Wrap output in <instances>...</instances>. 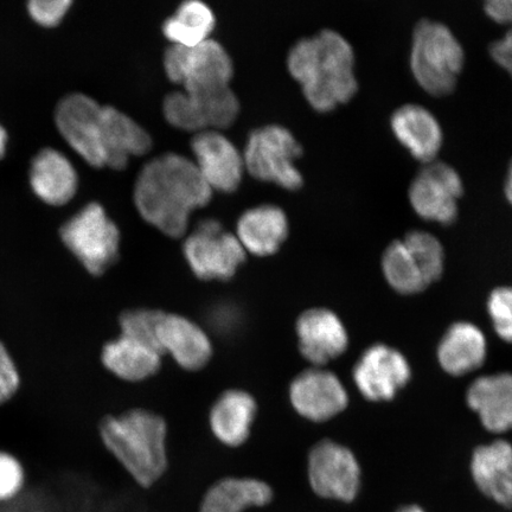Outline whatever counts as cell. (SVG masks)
<instances>
[{
  "label": "cell",
  "mask_w": 512,
  "mask_h": 512,
  "mask_svg": "<svg viewBox=\"0 0 512 512\" xmlns=\"http://www.w3.org/2000/svg\"><path fill=\"white\" fill-rule=\"evenodd\" d=\"M213 197L190 159L166 153L147 163L134 185V204L140 216L171 239L188 232L192 211L206 207Z\"/></svg>",
  "instance_id": "cell-1"
},
{
  "label": "cell",
  "mask_w": 512,
  "mask_h": 512,
  "mask_svg": "<svg viewBox=\"0 0 512 512\" xmlns=\"http://www.w3.org/2000/svg\"><path fill=\"white\" fill-rule=\"evenodd\" d=\"M355 67L354 47L341 32L332 29L303 38L287 57L288 72L319 113L335 111L355 98L360 91Z\"/></svg>",
  "instance_id": "cell-2"
},
{
  "label": "cell",
  "mask_w": 512,
  "mask_h": 512,
  "mask_svg": "<svg viewBox=\"0 0 512 512\" xmlns=\"http://www.w3.org/2000/svg\"><path fill=\"white\" fill-rule=\"evenodd\" d=\"M102 445L140 488L150 489L169 469V424L144 407L108 414L99 425Z\"/></svg>",
  "instance_id": "cell-3"
},
{
  "label": "cell",
  "mask_w": 512,
  "mask_h": 512,
  "mask_svg": "<svg viewBox=\"0 0 512 512\" xmlns=\"http://www.w3.org/2000/svg\"><path fill=\"white\" fill-rule=\"evenodd\" d=\"M465 61L463 44L448 25L430 18L415 24L409 68L427 94L443 98L456 91Z\"/></svg>",
  "instance_id": "cell-4"
},
{
  "label": "cell",
  "mask_w": 512,
  "mask_h": 512,
  "mask_svg": "<svg viewBox=\"0 0 512 512\" xmlns=\"http://www.w3.org/2000/svg\"><path fill=\"white\" fill-rule=\"evenodd\" d=\"M446 254L437 236L411 230L384 249L381 266L387 283L398 293L418 294L443 277Z\"/></svg>",
  "instance_id": "cell-5"
},
{
  "label": "cell",
  "mask_w": 512,
  "mask_h": 512,
  "mask_svg": "<svg viewBox=\"0 0 512 512\" xmlns=\"http://www.w3.org/2000/svg\"><path fill=\"white\" fill-rule=\"evenodd\" d=\"M63 245L93 277H102L117 264L120 232L104 207L89 203L60 229Z\"/></svg>",
  "instance_id": "cell-6"
},
{
  "label": "cell",
  "mask_w": 512,
  "mask_h": 512,
  "mask_svg": "<svg viewBox=\"0 0 512 512\" xmlns=\"http://www.w3.org/2000/svg\"><path fill=\"white\" fill-rule=\"evenodd\" d=\"M303 153L302 145L287 128L270 125L249 134L242 157L253 178L297 191L304 185L302 172L296 166Z\"/></svg>",
  "instance_id": "cell-7"
},
{
  "label": "cell",
  "mask_w": 512,
  "mask_h": 512,
  "mask_svg": "<svg viewBox=\"0 0 512 512\" xmlns=\"http://www.w3.org/2000/svg\"><path fill=\"white\" fill-rule=\"evenodd\" d=\"M183 255L192 275L202 283H228L247 261L236 235L226 232L216 220L198 224L183 243Z\"/></svg>",
  "instance_id": "cell-8"
},
{
  "label": "cell",
  "mask_w": 512,
  "mask_h": 512,
  "mask_svg": "<svg viewBox=\"0 0 512 512\" xmlns=\"http://www.w3.org/2000/svg\"><path fill=\"white\" fill-rule=\"evenodd\" d=\"M164 69L184 93H213L229 88L234 66L226 49L209 40L196 47L171 46L164 54Z\"/></svg>",
  "instance_id": "cell-9"
},
{
  "label": "cell",
  "mask_w": 512,
  "mask_h": 512,
  "mask_svg": "<svg viewBox=\"0 0 512 512\" xmlns=\"http://www.w3.org/2000/svg\"><path fill=\"white\" fill-rule=\"evenodd\" d=\"M407 194L409 206L421 220L451 226L458 220L465 185L454 166L437 159L422 165Z\"/></svg>",
  "instance_id": "cell-10"
},
{
  "label": "cell",
  "mask_w": 512,
  "mask_h": 512,
  "mask_svg": "<svg viewBox=\"0 0 512 512\" xmlns=\"http://www.w3.org/2000/svg\"><path fill=\"white\" fill-rule=\"evenodd\" d=\"M163 112L166 121L178 130L219 131L238 119L240 102L230 87L213 93L174 92L164 99Z\"/></svg>",
  "instance_id": "cell-11"
},
{
  "label": "cell",
  "mask_w": 512,
  "mask_h": 512,
  "mask_svg": "<svg viewBox=\"0 0 512 512\" xmlns=\"http://www.w3.org/2000/svg\"><path fill=\"white\" fill-rule=\"evenodd\" d=\"M307 478L320 498L350 503L360 492L361 467L348 447L326 439L311 448Z\"/></svg>",
  "instance_id": "cell-12"
},
{
  "label": "cell",
  "mask_w": 512,
  "mask_h": 512,
  "mask_svg": "<svg viewBox=\"0 0 512 512\" xmlns=\"http://www.w3.org/2000/svg\"><path fill=\"white\" fill-rule=\"evenodd\" d=\"M91 96L73 93L56 106L55 124L67 144L93 168H104V119Z\"/></svg>",
  "instance_id": "cell-13"
},
{
  "label": "cell",
  "mask_w": 512,
  "mask_h": 512,
  "mask_svg": "<svg viewBox=\"0 0 512 512\" xmlns=\"http://www.w3.org/2000/svg\"><path fill=\"white\" fill-rule=\"evenodd\" d=\"M288 401L300 418L322 424L349 405V395L332 371L319 367L300 371L288 384Z\"/></svg>",
  "instance_id": "cell-14"
},
{
  "label": "cell",
  "mask_w": 512,
  "mask_h": 512,
  "mask_svg": "<svg viewBox=\"0 0 512 512\" xmlns=\"http://www.w3.org/2000/svg\"><path fill=\"white\" fill-rule=\"evenodd\" d=\"M159 350L184 373L206 369L215 356V345L203 325L177 312H165L158 325Z\"/></svg>",
  "instance_id": "cell-15"
},
{
  "label": "cell",
  "mask_w": 512,
  "mask_h": 512,
  "mask_svg": "<svg viewBox=\"0 0 512 512\" xmlns=\"http://www.w3.org/2000/svg\"><path fill=\"white\" fill-rule=\"evenodd\" d=\"M358 392L373 402L390 401L411 380L407 358L386 344L371 345L352 371Z\"/></svg>",
  "instance_id": "cell-16"
},
{
  "label": "cell",
  "mask_w": 512,
  "mask_h": 512,
  "mask_svg": "<svg viewBox=\"0 0 512 512\" xmlns=\"http://www.w3.org/2000/svg\"><path fill=\"white\" fill-rule=\"evenodd\" d=\"M294 332L299 354L311 367L324 368L348 349V331L341 318L325 307H311L300 313Z\"/></svg>",
  "instance_id": "cell-17"
},
{
  "label": "cell",
  "mask_w": 512,
  "mask_h": 512,
  "mask_svg": "<svg viewBox=\"0 0 512 512\" xmlns=\"http://www.w3.org/2000/svg\"><path fill=\"white\" fill-rule=\"evenodd\" d=\"M259 412L258 400L249 390L224 389L209 407V432L221 446L238 450L251 440Z\"/></svg>",
  "instance_id": "cell-18"
},
{
  "label": "cell",
  "mask_w": 512,
  "mask_h": 512,
  "mask_svg": "<svg viewBox=\"0 0 512 512\" xmlns=\"http://www.w3.org/2000/svg\"><path fill=\"white\" fill-rule=\"evenodd\" d=\"M195 165L211 190L230 194L238 190L245 163L238 149L219 131L196 133L191 140Z\"/></svg>",
  "instance_id": "cell-19"
},
{
  "label": "cell",
  "mask_w": 512,
  "mask_h": 512,
  "mask_svg": "<svg viewBox=\"0 0 512 512\" xmlns=\"http://www.w3.org/2000/svg\"><path fill=\"white\" fill-rule=\"evenodd\" d=\"M390 131L409 155L422 165L438 159L445 136L435 115L420 104L402 105L390 115Z\"/></svg>",
  "instance_id": "cell-20"
},
{
  "label": "cell",
  "mask_w": 512,
  "mask_h": 512,
  "mask_svg": "<svg viewBox=\"0 0 512 512\" xmlns=\"http://www.w3.org/2000/svg\"><path fill=\"white\" fill-rule=\"evenodd\" d=\"M100 361L115 380L138 386L155 379L165 357L150 345L118 335L102 345Z\"/></svg>",
  "instance_id": "cell-21"
},
{
  "label": "cell",
  "mask_w": 512,
  "mask_h": 512,
  "mask_svg": "<svg viewBox=\"0 0 512 512\" xmlns=\"http://www.w3.org/2000/svg\"><path fill=\"white\" fill-rule=\"evenodd\" d=\"M29 183L42 202L51 207H62L78 192L79 176L66 155L53 147H46L31 160Z\"/></svg>",
  "instance_id": "cell-22"
},
{
  "label": "cell",
  "mask_w": 512,
  "mask_h": 512,
  "mask_svg": "<svg viewBox=\"0 0 512 512\" xmlns=\"http://www.w3.org/2000/svg\"><path fill=\"white\" fill-rule=\"evenodd\" d=\"M471 473L483 495L504 508H512V445L496 440L476 448Z\"/></svg>",
  "instance_id": "cell-23"
},
{
  "label": "cell",
  "mask_w": 512,
  "mask_h": 512,
  "mask_svg": "<svg viewBox=\"0 0 512 512\" xmlns=\"http://www.w3.org/2000/svg\"><path fill=\"white\" fill-rule=\"evenodd\" d=\"M466 401L489 432L512 430V374L478 377L467 389Z\"/></svg>",
  "instance_id": "cell-24"
},
{
  "label": "cell",
  "mask_w": 512,
  "mask_h": 512,
  "mask_svg": "<svg viewBox=\"0 0 512 512\" xmlns=\"http://www.w3.org/2000/svg\"><path fill=\"white\" fill-rule=\"evenodd\" d=\"M236 238L247 254L268 258L277 254L288 238V220L283 209L262 206L240 217Z\"/></svg>",
  "instance_id": "cell-25"
},
{
  "label": "cell",
  "mask_w": 512,
  "mask_h": 512,
  "mask_svg": "<svg viewBox=\"0 0 512 512\" xmlns=\"http://www.w3.org/2000/svg\"><path fill=\"white\" fill-rule=\"evenodd\" d=\"M105 166L123 170L132 157L146 155L152 139L143 127L112 106L102 108Z\"/></svg>",
  "instance_id": "cell-26"
},
{
  "label": "cell",
  "mask_w": 512,
  "mask_h": 512,
  "mask_svg": "<svg viewBox=\"0 0 512 512\" xmlns=\"http://www.w3.org/2000/svg\"><path fill=\"white\" fill-rule=\"evenodd\" d=\"M272 486L255 477H224L209 486L198 512H248L270 505Z\"/></svg>",
  "instance_id": "cell-27"
},
{
  "label": "cell",
  "mask_w": 512,
  "mask_h": 512,
  "mask_svg": "<svg viewBox=\"0 0 512 512\" xmlns=\"http://www.w3.org/2000/svg\"><path fill=\"white\" fill-rule=\"evenodd\" d=\"M486 338L475 324L454 323L441 338L438 360L452 376H464L482 367L486 360Z\"/></svg>",
  "instance_id": "cell-28"
},
{
  "label": "cell",
  "mask_w": 512,
  "mask_h": 512,
  "mask_svg": "<svg viewBox=\"0 0 512 512\" xmlns=\"http://www.w3.org/2000/svg\"><path fill=\"white\" fill-rule=\"evenodd\" d=\"M215 24V15L209 6L191 0L179 6L176 14L166 19L163 34L172 46L191 48L208 41Z\"/></svg>",
  "instance_id": "cell-29"
},
{
  "label": "cell",
  "mask_w": 512,
  "mask_h": 512,
  "mask_svg": "<svg viewBox=\"0 0 512 512\" xmlns=\"http://www.w3.org/2000/svg\"><path fill=\"white\" fill-rule=\"evenodd\" d=\"M165 312L166 311L160 309H155V307L146 306L125 309L119 313L117 318L118 334L136 339V341L150 345V347L160 352L157 330ZM160 354H162V352H160Z\"/></svg>",
  "instance_id": "cell-30"
},
{
  "label": "cell",
  "mask_w": 512,
  "mask_h": 512,
  "mask_svg": "<svg viewBox=\"0 0 512 512\" xmlns=\"http://www.w3.org/2000/svg\"><path fill=\"white\" fill-rule=\"evenodd\" d=\"M488 312L496 334L512 344V287L501 286L490 293Z\"/></svg>",
  "instance_id": "cell-31"
},
{
  "label": "cell",
  "mask_w": 512,
  "mask_h": 512,
  "mask_svg": "<svg viewBox=\"0 0 512 512\" xmlns=\"http://www.w3.org/2000/svg\"><path fill=\"white\" fill-rule=\"evenodd\" d=\"M24 470L21 463L6 452H0V502L9 501L21 492Z\"/></svg>",
  "instance_id": "cell-32"
},
{
  "label": "cell",
  "mask_w": 512,
  "mask_h": 512,
  "mask_svg": "<svg viewBox=\"0 0 512 512\" xmlns=\"http://www.w3.org/2000/svg\"><path fill=\"white\" fill-rule=\"evenodd\" d=\"M72 5V0H31L28 12L37 24L54 28L63 21Z\"/></svg>",
  "instance_id": "cell-33"
},
{
  "label": "cell",
  "mask_w": 512,
  "mask_h": 512,
  "mask_svg": "<svg viewBox=\"0 0 512 512\" xmlns=\"http://www.w3.org/2000/svg\"><path fill=\"white\" fill-rule=\"evenodd\" d=\"M21 386V376L14 358L5 345L0 342V405L14 398Z\"/></svg>",
  "instance_id": "cell-34"
},
{
  "label": "cell",
  "mask_w": 512,
  "mask_h": 512,
  "mask_svg": "<svg viewBox=\"0 0 512 512\" xmlns=\"http://www.w3.org/2000/svg\"><path fill=\"white\" fill-rule=\"evenodd\" d=\"M489 54L492 61L512 78V28L490 44Z\"/></svg>",
  "instance_id": "cell-35"
},
{
  "label": "cell",
  "mask_w": 512,
  "mask_h": 512,
  "mask_svg": "<svg viewBox=\"0 0 512 512\" xmlns=\"http://www.w3.org/2000/svg\"><path fill=\"white\" fill-rule=\"evenodd\" d=\"M483 10L492 22L512 28V0H488Z\"/></svg>",
  "instance_id": "cell-36"
},
{
  "label": "cell",
  "mask_w": 512,
  "mask_h": 512,
  "mask_svg": "<svg viewBox=\"0 0 512 512\" xmlns=\"http://www.w3.org/2000/svg\"><path fill=\"white\" fill-rule=\"evenodd\" d=\"M503 192L505 200H507V202L512 207V158L510 159L508 165L507 175H505L504 178Z\"/></svg>",
  "instance_id": "cell-37"
},
{
  "label": "cell",
  "mask_w": 512,
  "mask_h": 512,
  "mask_svg": "<svg viewBox=\"0 0 512 512\" xmlns=\"http://www.w3.org/2000/svg\"><path fill=\"white\" fill-rule=\"evenodd\" d=\"M9 145V134L8 131L5 130V127L0 124V160L4 158L6 155V151H8Z\"/></svg>",
  "instance_id": "cell-38"
},
{
  "label": "cell",
  "mask_w": 512,
  "mask_h": 512,
  "mask_svg": "<svg viewBox=\"0 0 512 512\" xmlns=\"http://www.w3.org/2000/svg\"><path fill=\"white\" fill-rule=\"evenodd\" d=\"M396 512H425L418 505H406V507L400 508Z\"/></svg>",
  "instance_id": "cell-39"
}]
</instances>
